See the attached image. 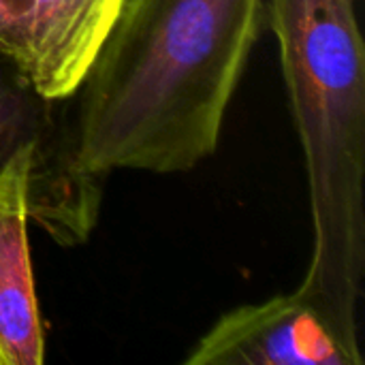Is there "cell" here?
<instances>
[{
    "label": "cell",
    "mask_w": 365,
    "mask_h": 365,
    "mask_svg": "<svg viewBox=\"0 0 365 365\" xmlns=\"http://www.w3.org/2000/svg\"><path fill=\"white\" fill-rule=\"evenodd\" d=\"M122 0H0V60L47 101L75 96Z\"/></svg>",
    "instance_id": "4"
},
{
    "label": "cell",
    "mask_w": 365,
    "mask_h": 365,
    "mask_svg": "<svg viewBox=\"0 0 365 365\" xmlns=\"http://www.w3.org/2000/svg\"><path fill=\"white\" fill-rule=\"evenodd\" d=\"M186 365H361L299 293L225 312Z\"/></svg>",
    "instance_id": "5"
},
{
    "label": "cell",
    "mask_w": 365,
    "mask_h": 365,
    "mask_svg": "<svg viewBox=\"0 0 365 365\" xmlns=\"http://www.w3.org/2000/svg\"><path fill=\"white\" fill-rule=\"evenodd\" d=\"M267 0H122L79 90L75 167L182 173L218 148Z\"/></svg>",
    "instance_id": "1"
},
{
    "label": "cell",
    "mask_w": 365,
    "mask_h": 365,
    "mask_svg": "<svg viewBox=\"0 0 365 365\" xmlns=\"http://www.w3.org/2000/svg\"><path fill=\"white\" fill-rule=\"evenodd\" d=\"M38 160L21 152L0 173V365H41L45 336L28 246V178Z\"/></svg>",
    "instance_id": "6"
},
{
    "label": "cell",
    "mask_w": 365,
    "mask_h": 365,
    "mask_svg": "<svg viewBox=\"0 0 365 365\" xmlns=\"http://www.w3.org/2000/svg\"><path fill=\"white\" fill-rule=\"evenodd\" d=\"M267 28L304 150L312 218V255L295 293L364 364L365 47L357 0H267Z\"/></svg>",
    "instance_id": "2"
},
{
    "label": "cell",
    "mask_w": 365,
    "mask_h": 365,
    "mask_svg": "<svg viewBox=\"0 0 365 365\" xmlns=\"http://www.w3.org/2000/svg\"><path fill=\"white\" fill-rule=\"evenodd\" d=\"M58 103L36 94L0 60V173L21 152L38 160L28 178V216L56 242L79 244L94 229L103 180L83 175L71 152V126Z\"/></svg>",
    "instance_id": "3"
}]
</instances>
